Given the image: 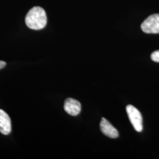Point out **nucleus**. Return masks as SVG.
<instances>
[{"mask_svg":"<svg viewBox=\"0 0 159 159\" xmlns=\"http://www.w3.org/2000/svg\"><path fill=\"white\" fill-rule=\"evenodd\" d=\"M25 22L29 29L39 30L44 29L47 23L45 10L40 7H34L27 14Z\"/></svg>","mask_w":159,"mask_h":159,"instance_id":"1","label":"nucleus"},{"mask_svg":"<svg viewBox=\"0 0 159 159\" xmlns=\"http://www.w3.org/2000/svg\"><path fill=\"white\" fill-rule=\"evenodd\" d=\"M126 111L135 130L137 132L142 131L143 118L140 112L135 107L130 104L127 106Z\"/></svg>","mask_w":159,"mask_h":159,"instance_id":"2","label":"nucleus"},{"mask_svg":"<svg viewBox=\"0 0 159 159\" xmlns=\"http://www.w3.org/2000/svg\"><path fill=\"white\" fill-rule=\"evenodd\" d=\"M143 31L148 34H159V14H154L148 17L141 25Z\"/></svg>","mask_w":159,"mask_h":159,"instance_id":"3","label":"nucleus"},{"mask_svg":"<svg viewBox=\"0 0 159 159\" xmlns=\"http://www.w3.org/2000/svg\"><path fill=\"white\" fill-rule=\"evenodd\" d=\"M64 108L66 113L71 116H75L79 114L81 110V103L74 98H68L66 100L64 105Z\"/></svg>","mask_w":159,"mask_h":159,"instance_id":"4","label":"nucleus"},{"mask_svg":"<svg viewBox=\"0 0 159 159\" xmlns=\"http://www.w3.org/2000/svg\"><path fill=\"white\" fill-rule=\"evenodd\" d=\"M100 127L102 133L110 138L116 139L119 136L117 129L105 118H102L101 120Z\"/></svg>","mask_w":159,"mask_h":159,"instance_id":"5","label":"nucleus"},{"mask_svg":"<svg viewBox=\"0 0 159 159\" xmlns=\"http://www.w3.org/2000/svg\"><path fill=\"white\" fill-rule=\"evenodd\" d=\"M11 131V121L8 114L0 109V133L4 135L9 134Z\"/></svg>","mask_w":159,"mask_h":159,"instance_id":"6","label":"nucleus"},{"mask_svg":"<svg viewBox=\"0 0 159 159\" xmlns=\"http://www.w3.org/2000/svg\"><path fill=\"white\" fill-rule=\"evenodd\" d=\"M151 59L154 62L159 63V50L154 51L151 54Z\"/></svg>","mask_w":159,"mask_h":159,"instance_id":"7","label":"nucleus"},{"mask_svg":"<svg viewBox=\"0 0 159 159\" xmlns=\"http://www.w3.org/2000/svg\"><path fill=\"white\" fill-rule=\"evenodd\" d=\"M6 66V63L3 61H0V70L4 68Z\"/></svg>","mask_w":159,"mask_h":159,"instance_id":"8","label":"nucleus"}]
</instances>
